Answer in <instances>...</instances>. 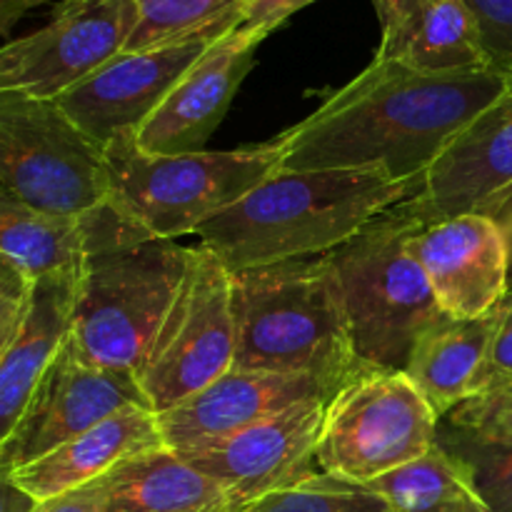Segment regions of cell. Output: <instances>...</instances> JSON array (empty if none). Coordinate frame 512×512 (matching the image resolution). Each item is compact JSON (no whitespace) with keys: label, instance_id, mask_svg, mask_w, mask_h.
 <instances>
[{"label":"cell","instance_id":"6da1fadb","mask_svg":"<svg viewBox=\"0 0 512 512\" xmlns=\"http://www.w3.org/2000/svg\"><path fill=\"white\" fill-rule=\"evenodd\" d=\"M498 70L428 73L378 60L275 135L280 170L385 168L420 185L445 148L508 88Z\"/></svg>","mask_w":512,"mask_h":512},{"label":"cell","instance_id":"7a4b0ae2","mask_svg":"<svg viewBox=\"0 0 512 512\" xmlns=\"http://www.w3.org/2000/svg\"><path fill=\"white\" fill-rule=\"evenodd\" d=\"M410 195L385 168L278 170L195 235L230 273L318 258Z\"/></svg>","mask_w":512,"mask_h":512},{"label":"cell","instance_id":"3957f363","mask_svg":"<svg viewBox=\"0 0 512 512\" xmlns=\"http://www.w3.org/2000/svg\"><path fill=\"white\" fill-rule=\"evenodd\" d=\"M83 223L88 250L68 338L90 365L135 375L183 283L190 248L153 238L108 203Z\"/></svg>","mask_w":512,"mask_h":512},{"label":"cell","instance_id":"277c9868","mask_svg":"<svg viewBox=\"0 0 512 512\" xmlns=\"http://www.w3.org/2000/svg\"><path fill=\"white\" fill-rule=\"evenodd\" d=\"M230 283L233 368L310 375L335 390L368 368L355 355L328 255L235 270Z\"/></svg>","mask_w":512,"mask_h":512},{"label":"cell","instance_id":"5b68a950","mask_svg":"<svg viewBox=\"0 0 512 512\" xmlns=\"http://www.w3.org/2000/svg\"><path fill=\"white\" fill-rule=\"evenodd\" d=\"M423 215L405 198L330 250L360 363L405 370L415 338L443 315L408 240Z\"/></svg>","mask_w":512,"mask_h":512},{"label":"cell","instance_id":"8992f818","mask_svg":"<svg viewBox=\"0 0 512 512\" xmlns=\"http://www.w3.org/2000/svg\"><path fill=\"white\" fill-rule=\"evenodd\" d=\"M103 160L105 203L135 228L163 240L195 235L213 215L280 170L275 138L238 150L150 155L138 148L135 133H128L105 145Z\"/></svg>","mask_w":512,"mask_h":512},{"label":"cell","instance_id":"52a82bcc","mask_svg":"<svg viewBox=\"0 0 512 512\" xmlns=\"http://www.w3.org/2000/svg\"><path fill=\"white\" fill-rule=\"evenodd\" d=\"M438 425L405 370L368 365L325 405L315 460L323 473L368 485L423 458L438 440Z\"/></svg>","mask_w":512,"mask_h":512},{"label":"cell","instance_id":"ba28073f","mask_svg":"<svg viewBox=\"0 0 512 512\" xmlns=\"http://www.w3.org/2000/svg\"><path fill=\"white\" fill-rule=\"evenodd\" d=\"M0 188L53 215L105 205L103 148L55 100L0 93Z\"/></svg>","mask_w":512,"mask_h":512},{"label":"cell","instance_id":"9c48e42d","mask_svg":"<svg viewBox=\"0 0 512 512\" xmlns=\"http://www.w3.org/2000/svg\"><path fill=\"white\" fill-rule=\"evenodd\" d=\"M235 365L230 270L203 245L190 248L185 278L135 380L153 413L208 388Z\"/></svg>","mask_w":512,"mask_h":512},{"label":"cell","instance_id":"30bf717a","mask_svg":"<svg viewBox=\"0 0 512 512\" xmlns=\"http://www.w3.org/2000/svg\"><path fill=\"white\" fill-rule=\"evenodd\" d=\"M135 0H60L43 28L0 45V93L58 100L128 43Z\"/></svg>","mask_w":512,"mask_h":512},{"label":"cell","instance_id":"8fae6325","mask_svg":"<svg viewBox=\"0 0 512 512\" xmlns=\"http://www.w3.org/2000/svg\"><path fill=\"white\" fill-rule=\"evenodd\" d=\"M233 25L203 30L155 48L120 50L55 103L95 145L105 148L120 135L138 133L185 70Z\"/></svg>","mask_w":512,"mask_h":512},{"label":"cell","instance_id":"7c38bea8","mask_svg":"<svg viewBox=\"0 0 512 512\" xmlns=\"http://www.w3.org/2000/svg\"><path fill=\"white\" fill-rule=\"evenodd\" d=\"M125 405L150 408L135 375L90 365L65 335L28 410L0 448V463L10 470L35 463Z\"/></svg>","mask_w":512,"mask_h":512},{"label":"cell","instance_id":"4fadbf2b","mask_svg":"<svg viewBox=\"0 0 512 512\" xmlns=\"http://www.w3.org/2000/svg\"><path fill=\"white\" fill-rule=\"evenodd\" d=\"M325 405L328 400H308L213 443L175 453L213 478L230 505L240 508L315 473Z\"/></svg>","mask_w":512,"mask_h":512},{"label":"cell","instance_id":"5bb4252c","mask_svg":"<svg viewBox=\"0 0 512 512\" xmlns=\"http://www.w3.org/2000/svg\"><path fill=\"white\" fill-rule=\"evenodd\" d=\"M408 250L423 268L438 308L450 318H480L508 298V245L498 223L480 210L423 218Z\"/></svg>","mask_w":512,"mask_h":512},{"label":"cell","instance_id":"9a60e30c","mask_svg":"<svg viewBox=\"0 0 512 512\" xmlns=\"http://www.w3.org/2000/svg\"><path fill=\"white\" fill-rule=\"evenodd\" d=\"M268 35L233 25L208 45L203 55L173 85L155 113L135 133V143L150 155H183L205 150L253 70L258 45Z\"/></svg>","mask_w":512,"mask_h":512},{"label":"cell","instance_id":"2e32d148","mask_svg":"<svg viewBox=\"0 0 512 512\" xmlns=\"http://www.w3.org/2000/svg\"><path fill=\"white\" fill-rule=\"evenodd\" d=\"M335 393L338 390L333 385L310 375L230 368L208 388L160 413L158 425L168 448L185 450L238 433L293 405L330 400Z\"/></svg>","mask_w":512,"mask_h":512},{"label":"cell","instance_id":"e0dca14e","mask_svg":"<svg viewBox=\"0 0 512 512\" xmlns=\"http://www.w3.org/2000/svg\"><path fill=\"white\" fill-rule=\"evenodd\" d=\"M510 188L512 78L500 98L440 153L410 200L425 220H435L478 210Z\"/></svg>","mask_w":512,"mask_h":512},{"label":"cell","instance_id":"ac0fdd59","mask_svg":"<svg viewBox=\"0 0 512 512\" xmlns=\"http://www.w3.org/2000/svg\"><path fill=\"white\" fill-rule=\"evenodd\" d=\"M380 20L378 60L428 73L490 70L463 0H370Z\"/></svg>","mask_w":512,"mask_h":512},{"label":"cell","instance_id":"d6986e66","mask_svg":"<svg viewBox=\"0 0 512 512\" xmlns=\"http://www.w3.org/2000/svg\"><path fill=\"white\" fill-rule=\"evenodd\" d=\"M163 445L158 413L145 405H125L95 428L55 448L53 453L13 470V480L35 503H43L105 478L110 470L133 455Z\"/></svg>","mask_w":512,"mask_h":512},{"label":"cell","instance_id":"ffe728a7","mask_svg":"<svg viewBox=\"0 0 512 512\" xmlns=\"http://www.w3.org/2000/svg\"><path fill=\"white\" fill-rule=\"evenodd\" d=\"M78 273L35 278L28 313L0 358V448L28 410L73 318Z\"/></svg>","mask_w":512,"mask_h":512},{"label":"cell","instance_id":"44dd1931","mask_svg":"<svg viewBox=\"0 0 512 512\" xmlns=\"http://www.w3.org/2000/svg\"><path fill=\"white\" fill-rule=\"evenodd\" d=\"M498 308L480 318L440 315L415 338L405 375L423 393L440 420L480 390Z\"/></svg>","mask_w":512,"mask_h":512},{"label":"cell","instance_id":"7402d4cb","mask_svg":"<svg viewBox=\"0 0 512 512\" xmlns=\"http://www.w3.org/2000/svg\"><path fill=\"white\" fill-rule=\"evenodd\" d=\"M228 493L168 445L133 455L108 473L103 512H213Z\"/></svg>","mask_w":512,"mask_h":512},{"label":"cell","instance_id":"603a6c76","mask_svg":"<svg viewBox=\"0 0 512 512\" xmlns=\"http://www.w3.org/2000/svg\"><path fill=\"white\" fill-rule=\"evenodd\" d=\"M88 250L83 218L53 215L0 188V255L30 278L78 273Z\"/></svg>","mask_w":512,"mask_h":512},{"label":"cell","instance_id":"cb8c5ba5","mask_svg":"<svg viewBox=\"0 0 512 512\" xmlns=\"http://www.w3.org/2000/svg\"><path fill=\"white\" fill-rule=\"evenodd\" d=\"M390 512H488L465 465L438 443L413 463L368 483Z\"/></svg>","mask_w":512,"mask_h":512},{"label":"cell","instance_id":"d4e9b609","mask_svg":"<svg viewBox=\"0 0 512 512\" xmlns=\"http://www.w3.org/2000/svg\"><path fill=\"white\" fill-rule=\"evenodd\" d=\"M248 0H135V28L123 50H143L240 23Z\"/></svg>","mask_w":512,"mask_h":512},{"label":"cell","instance_id":"484cf974","mask_svg":"<svg viewBox=\"0 0 512 512\" xmlns=\"http://www.w3.org/2000/svg\"><path fill=\"white\" fill-rule=\"evenodd\" d=\"M233 512H390V508L368 485L315 470L308 478Z\"/></svg>","mask_w":512,"mask_h":512},{"label":"cell","instance_id":"4316f807","mask_svg":"<svg viewBox=\"0 0 512 512\" xmlns=\"http://www.w3.org/2000/svg\"><path fill=\"white\" fill-rule=\"evenodd\" d=\"M435 443L465 465L488 512H512V443L478 438L445 420H440Z\"/></svg>","mask_w":512,"mask_h":512},{"label":"cell","instance_id":"83f0119b","mask_svg":"<svg viewBox=\"0 0 512 512\" xmlns=\"http://www.w3.org/2000/svg\"><path fill=\"white\" fill-rule=\"evenodd\" d=\"M445 423L485 440L512 443V380L478 390L445 415Z\"/></svg>","mask_w":512,"mask_h":512},{"label":"cell","instance_id":"f1b7e54d","mask_svg":"<svg viewBox=\"0 0 512 512\" xmlns=\"http://www.w3.org/2000/svg\"><path fill=\"white\" fill-rule=\"evenodd\" d=\"M490 70L512 78V0H463Z\"/></svg>","mask_w":512,"mask_h":512},{"label":"cell","instance_id":"f546056e","mask_svg":"<svg viewBox=\"0 0 512 512\" xmlns=\"http://www.w3.org/2000/svg\"><path fill=\"white\" fill-rule=\"evenodd\" d=\"M35 280L0 255V343H10L18 335L28 313Z\"/></svg>","mask_w":512,"mask_h":512},{"label":"cell","instance_id":"4dcf8cb0","mask_svg":"<svg viewBox=\"0 0 512 512\" xmlns=\"http://www.w3.org/2000/svg\"><path fill=\"white\" fill-rule=\"evenodd\" d=\"M512 380V293L500 303L498 325H495L493 340H490L488 360H485L480 390L495 383H510Z\"/></svg>","mask_w":512,"mask_h":512},{"label":"cell","instance_id":"1f68e13d","mask_svg":"<svg viewBox=\"0 0 512 512\" xmlns=\"http://www.w3.org/2000/svg\"><path fill=\"white\" fill-rule=\"evenodd\" d=\"M310 3H315V0H248L243 5V10H240V25L243 28L260 30L263 35H270L290 15L308 8Z\"/></svg>","mask_w":512,"mask_h":512},{"label":"cell","instance_id":"d6a6232c","mask_svg":"<svg viewBox=\"0 0 512 512\" xmlns=\"http://www.w3.org/2000/svg\"><path fill=\"white\" fill-rule=\"evenodd\" d=\"M105 498H108V475L83 485V488L58 495V498L35 503L30 512H103Z\"/></svg>","mask_w":512,"mask_h":512},{"label":"cell","instance_id":"836d02e7","mask_svg":"<svg viewBox=\"0 0 512 512\" xmlns=\"http://www.w3.org/2000/svg\"><path fill=\"white\" fill-rule=\"evenodd\" d=\"M480 213L490 215V218L498 223V228L503 230L505 245H508V260H510V288H512V188L505 190L498 198L488 200L485 205H480Z\"/></svg>","mask_w":512,"mask_h":512},{"label":"cell","instance_id":"e575fe53","mask_svg":"<svg viewBox=\"0 0 512 512\" xmlns=\"http://www.w3.org/2000/svg\"><path fill=\"white\" fill-rule=\"evenodd\" d=\"M35 500L13 480V470L0 463V512H30Z\"/></svg>","mask_w":512,"mask_h":512},{"label":"cell","instance_id":"d590c367","mask_svg":"<svg viewBox=\"0 0 512 512\" xmlns=\"http://www.w3.org/2000/svg\"><path fill=\"white\" fill-rule=\"evenodd\" d=\"M45 3L48 0H0V40L8 38L25 15L33 13L35 8Z\"/></svg>","mask_w":512,"mask_h":512},{"label":"cell","instance_id":"8d00e7d4","mask_svg":"<svg viewBox=\"0 0 512 512\" xmlns=\"http://www.w3.org/2000/svg\"><path fill=\"white\" fill-rule=\"evenodd\" d=\"M10 343H13V340H10ZM10 343H0V358H3V353H5V350H8Z\"/></svg>","mask_w":512,"mask_h":512},{"label":"cell","instance_id":"74e56055","mask_svg":"<svg viewBox=\"0 0 512 512\" xmlns=\"http://www.w3.org/2000/svg\"><path fill=\"white\" fill-rule=\"evenodd\" d=\"M213 512H233V508H225V510H213Z\"/></svg>","mask_w":512,"mask_h":512}]
</instances>
